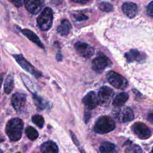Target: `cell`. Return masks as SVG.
<instances>
[{"label": "cell", "instance_id": "cell-6", "mask_svg": "<svg viewBox=\"0 0 153 153\" xmlns=\"http://www.w3.org/2000/svg\"><path fill=\"white\" fill-rule=\"evenodd\" d=\"M114 94V90L108 86H102L98 91V104L102 106H107L112 100Z\"/></svg>", "mask_w": 153, "mask_h": 153}, {"label": "cell", "instance_id": "cell-17", "mask_svg": "<svg viewBox=\"0 0 153 153\" xmlns=\"http://www.w3.org/2000/svg\"><path fill=\"white\" fill-rule=\"evenodd\" d=\"M21 31L23 33V34L25 36H26L30 41H31L33 43L36 44L38 46H39L41 48H44V46L43 44L42 43V42L41 41V40L39 39V37L33 32H32V30H29L27 29H22Z\"/></svg>", "mask_w": 153, "mask_h": 153}, {"label": "cell", "instance_id": "cell-26", "mask_svg": "<svg viewBox=\"0 0 153 153\" xmlns=\"http://www.w3.org/2000/svg\"><path fill=\"white\" fill-rule=\"evenodd\" d=\"M99 8L100 10L104 12H110L114 9L112 4L107 2H102L100 3L99 5Z\"/></svg>", "mask_w": 153, "mask_h": 153}, {"label": "cell", "instance_id": "cell-32", "mask_svg": "<svg viewBox=\"0 0 153 153\" xmlns=\"http://www.w3.org/2000/svg\"><path fill=\"white\" fill-rule=\"evenodd\" d=\"M72 2H75V3H79V4H86L88 1H84V0H81V1H72Z\"/></svg>", "mask_w": 153, "mask_h": 153}, {"label": "cell", "instance_id": "cell-22", "mask_svg": "<svg viewBox=\"0 0 153 153\" xmlns=\"http://www.w3.org/2000/svg\"><path fill=\"white\" fill-rule=\"evenodd\" d=\"M33 99L36 108L39 111L43 110L47 107V103L44 100V99L41 97L37 96L36 94H34L33 96Z\"/></svg>", "mask_w": 153, "mask_h": 153}, {"label": "cell", "instance_id": "cell-29", "mask_svg": "<svg viewBox=\"0 0 153 153\" xmlns=\"http://www.w3.org/2000/svg\"><path fill=\"white\" fill-rule=\"evenodd\" d=\"M147 13L149 16L152 17L153 16V2L152 1H151L147 7Z\"/></svg>", "mask_w": 153, "mask_h": 153}, {"label": "cell", "instance_id": "cell-37", "mask_svg": "<svg viewBox=\"0 0 153 153\" xmlns=\"http://www.w3.org/2000/svg\"><path fill=\"white\" fill-rule=\"evenodd\" d=\"M16 153H20V152H16Z\"/></svg>", "mask_w": 153, "mask_h": 153}, {"label": "cell", "instance_id": "cell-9", "mask_svg": "<svg viewBox=\"0 0 153 153\" xmlns=\"http://www.w3.org/2000/svg\"><path fill=\"white\" fill-rule=\"evenodd\" d=\"M74 48L77 53L84 58H90L94 53V50L92 47L83 42H76L74 45Z\"/></svg>", "mask_w": 153, "mask_h": 153}, {"label": "cell", "instance_id": "cell-24", "mask_svg": "<svg viewBox=\"0 0 153 153\" xmlns=\"http://www.w3.org/2000/svg\"><path fill=\"white\" fill-rule=\"evenodd\" d=\"M125 153H143V151L139 145L130 143L126 148Z\"/></svg>", "mask_w": 153, "mask_h": 153}, {"label": "cell", "instance_id": "cell-10", "mask_svg": "<svg viewBox=\"0 0 153 153\" xmlns=\"http://www.w3.org/2000/svg\"><path fill=\"white\" fill-rule=\"evenodd\" d=\"M115 117L121 123H127L132 121L134 116L130 108L124 106L120 108L115 114Z\"/></svg>", "mask_w": 153, "mask_h": 153}, {"label": "cell", "instance_id": "cell-33", "mask_svg": "<svg viewBox=\"0 0 153 153\" xmlns=\"http://www.w3.org/2000/svg\"><path fill=\"white\" fill-rule=\"evenodd\" d=\"M148 117H149V118H148V120L150 121L151 123H152V114H150Z\"/></svg>", "mask_w": 153, "mask_h": 153}, {"label": "cell", "instance_id": "cell-16", "mask_svg": "<svg viewBox=\"0 0 153 153\" xmlns=\"http://www.w3.org/2000/svg\"><path fill=\"white\" fill-rule=\"evenodd\" d=\"M59 148L57 144L51 140L44 142L41 146V153H58Z\"/></svg>", "mask_w": 153, "mask_h": 153}, {"label": "cell", "instance_id": "cell-13", "mask_svg": "<svg viewBox=\"0 0 153 153\" xmlns=\"http://www.w3.org/2000/svg\"><path fill=\"white\" fill-rule=\"evenodd\" d=\"M82 103L88 109H93L98 105L97 95L94 91H91L87 93L82 99Z\"/></svg>", "mask_w": 153, "mask_h": 153}, {"label": "cell", "instance_id": "cell-8", "mask_svg": "<svg viewBox=\"0 0 153 153\" xmlns=\"http://www.w3.org/2000/svg\"><path fill=\"white\" fill-rule=\"evenodd\" d=\"M14 58L18 63V64L26 71L28 72L29 73L31 74L32 75H34L35 77H40L41 76V74L36 71L34 67L29 62H27L22 55L21 54H15L13 55Z\"/></svg>", "mask_w": 153, "mask_h": 153}, {"label": "cell", "instance_id": "cell-21", "mask_svg": "<svg viewBox=\"0 0 153 153\" xmlns=\"http://www.w3.org/2000/svg\"><path fill=\"white\" fill-rule=\"evenodd\" d=\"M14 88V79L13 76L11 75H9L5 81L4 89L5 93L7 94H10Z\"/></svg>", "mask_w": 153, "mask_h": 153}, {"label": "cell", "instance_id": "cell-7", "mask_svg": "<svg viewBox=\"0 0 153 153\" xmlns=\"http://www.w3.org/2000/svg\"><path fill=\"white\" fill-rule=\"evenodd\" d=\"M131 129L134 134L140 139H147L151 135V130L144 123L137 122L133 124Z\"/></svg>", "mask_w": 153, "mask_h": 153}, {"label": "cell", "instance_id": "cell-14", "mask_svg": "<svg viewBox=\"0 0 153 153\" xmlns=\"http://www.w3.org/2000/svg\"><path fill=\"white\" fill-rule=\"evenodd\" d=\"M122 10L124 14L130 19L135 17L137 14V6L131 2H126L122 5Z\"/></svg>", "mask_w": 153, "mask_h": 153}, {"label": "cell", "instance_id": "cell-15", "mask_svg": "<svg viewBox=\"0 0 153 153\" xmlns=\"http://www.w3.org/2000/svg\"><path fill=\"white\" fill-rule=\"evenodd\" d=\"M24 3L27 10L33 14L38 13L44 5L43 1L29 0L24 1Z\"/></svg>", "mask_w": 153, "mask_h": 153}, {"label": "cell", "instance_id": "cell-34", "mask_svg": "<svg viewBox=\"0 0 153 153\" xmlns=\"http://www.w3.org/2000/svg\"><path fill=\"white\" fill-rule=\"evenodd\" d=\"M2 81H3V77H2V76L1 75H0V88L1 87Z\"/></svg>", "mask_w": 153, "mask_h": 153}, {"label": "cell", "instance_id": "cell-5", "mask_svg": "<svg viewBox=\"0 0 153 153\" xmlns=\"http://www.w3.org/2000/svg\"><path fill=\"white\" fill-rule=\"evenodd\" d=\"M111 65L112 62L110 59L102 53H100L92 61L93 69L95 72L99 73L102 72L106 68L110 66Z\"/></svg>", "mask_w": 153, "mask_h": 153}, {"label": "cell", "instance_id": "cell-25", "mask_svg": "<svg viewBox=\"0 0 153 153\" xmlns=\"http://www.w3.org/2000/svg\"><path fill=\"white\" fill-rule=\"evenodd\" d=\"M32 120L33 123H35L37 126H38L40 128H42L44 124V119L42 116L36 114L32 116Z\"/></svg>", "mask_w": 153, "mask_h": 153}, {"label": "cell", "instance_id": "cell-23", "mask_svg": "<svg viewBox=\"0 0 153 153\" xmlns=\"http://www.w3.org/2000/svg\"><path fill=\"white\" fill-rule=\"evenodd\" d=\"M25 133L27 137L31 140H35L39 136L37 130L32 126H29L25 129Z\"/></svg>", "mask_w": 153, "mask_h": 153}, {"label": "cell", "instance_id": "cell-36", "mask_svg": "<svg viewBox=\"0 0 153 153\" xmlns=\"http://www.w3.org/2000/svg\"><path fill=\"white\" fill-rule=\"evenodd\" d=\"M0 153H3V152H2V151L0 149Z\"/></svg>", "mask_w": 153, "mask_h": 153}, {"label": "cell", "instance_id": "cell-4", "mask_svg": "<svg viewBox=\"0 0 153 153\" xmlns=\"http://www.w3.org/2000/svg\"><path fill=\"white\" fill-rule=\"evenodd\" d=\"M106 78L113 87L118 89H124L128 84L127 79L123 76L113 71L108 72Z\"/></svg>", "mask_w": 153, "mask_h": 153}, {"label": "cell", "instance_id": "cell-11", "mask_svg": "<svg viewBox=\"0 0 153 153\" xmlns=\"http://www.w3.org/2000/svg\"><path fill=\"white\" fill-rule=\"evenodd\" d=\"M26 98L24 94L16 93L11 97V103L15 110L19 112H22L26 104Z\"/></svg>", "mask_w": 153, "mask_h": 153}, {"label": "cell", "instance_id": "cell-12", "mask_svg": "<svg viewBox=\"0 0 153 153\" xmlns=\"http://www.w3.org/2000/svg\"><path fill=\"white\" fill-rule=\"evenodd\" d=\"M124 57L127 61L129 63L134 61L137 62H142L145 59L146 54L144 53L140 52L136 49H132L128 52L125 53Z\"/></svg>", "mask_w": 153, "mask_h": 153}, {"label": "cell", "instance_id": "cell-20", "mask_svg": "<svg viewBox=\"0 0 153 153\" xmlns=\"http://www.w3.org/2000/svg\"><path fill=\"white\" fill-rule=\"evenodd\" d=\"M128 94L126 92H121L118 94L112 100V105L115 106H123L128 100Z\"/></svg>", "mask_w": 153, "mask_h": 153}, {"label": "cell", "instance_id": "cell-3", "mask_svg": "<svg viewBox=\"0 0 153 153\" xmlns=\"http://www.w3.org/2000/svg\"><path fill=\"white\" fill-rule=\"evenodd\" d=\"M53 12L49 7L45 8L37 18V23L42 30H47L52 26Z\"/></svg>", "mask_w": 153, "mask_h": 153}, {"label": "cell", "instance_id": "cell-18", "mask_svg": "<svg viewBox=\"0 0 153 153\" xmlns=\"http://www.w3.org/2000/svg\"><path fill=\"white\" fill-rule=\"evenodd\" d=\"M72 28V26L70 22L64 19L61 22V23L57 26V31L62 36H66L70 32V30Z\"/></svg>", "mask_w": 153, "mask_h": 153}, {"label": "cell", "instance_id": "cell-1", "mask_svg": "<svg viewBox=\"0 0 153 153\" xmlns=\"http://www.w3.org/2000/svg\"><path fill=\"white\" fill-rule=\"evenodd\" d=\"M23 128V121L19 118H14L8 121L5 127V131L11 141H17L22 137Z\"/></svg>", "mask_w": 153, "mask_h": 153}, {"label": "cell", "instance_id": "cell-19", "mask_svg": "<svg viewBox=\"0 0 153 153\" xmlns=\"http://www.w3.org/2000/svg\"><path fill=\"white\" fill-rule=\"evenodd\" d=\"M100 153H118V148L116 145L111 142H105L99 148Z\"/></svg>", "mask_w": 153, "mask_h": 153}, {"label": "cell", "instance_id": "cell-30", "mask_svg": "<svg viewBox=\"0 0 153 153\" xmlns=\"http://www.w3.org/2000/svg\"><path fill=\"white\" fill-rule=\"evenodd\" d=\"M71 135L72 139V140H74V143H75V145H76L77 146H79V143L78 140H77V139H76V137L75 135V134H74V133H73V132H72L71 131Z\"/></svg>", "mask_w": 153, "mask_h": 153}, {"label": "cell", "instance_id": "cell-35", "mask_svg": "<svg viewBox=\"0 0 153 153\" xmlns=\"http://www.w3.org/2000/svg\"><path fill=\"white\" fill-rule=\"evenodd\" d=\"M3 141H4V139L0 138V142H3Z\"/></svg>", "mask_w": 153, "mask_h": 153}, {"label": "cell", "instance_id": "cell-27", "mask_svg": "<svg viewBox=\"0 0 153 153\" xmlns=\"http://www.w3.org/2000/svg\"><path fill=\"white\" fill-rule=\"evenodd\" d=\"M22 78L23 81V82L25 83V84L26 85V86L27 87V88L32 92H33L35 89H34V87L33 86V84L32 83L31 81L25 75H22Z\"/></svg>", "mask_w": 153, "mask_h": 153}, {"label": "cell", "instance_id": "cell-28", "mask_svg": "<svg viewBox=\"0 0 153 153\" xmlns=\"http://www.w3.org/2000/svg\"><path fill=\"white\" fill-rule=\"evenodd\" d=\"M75 19L76 21H83L88 19V17L83 14H75L74 15Z\"/></svg>", "mask_w": 153, "mask_h": 153}, {"label": "cell", "instance_id": "cell-31", "mask_svg": "<svg viewBox=\"0 0 153 153\" xmlns=\"http://www.w3.org/2000/svg\"><path fill=\"white\" fill-rule=\"evenodd\" d=\"M11 2H13L16 7H20L23 5V3H24V1H11Z\"/></svg>", "mask_w": 153, "mask_h": 153}, {"label": "cell", "instance_id": "cell-2", "mask_svg": "<svg viewBox=\"0 0 153 153\" xmlns=\"http://www.w3.org/2000/svg\"><path fill=\"white\" fill-rule=\"evenodd\" d=\"M115 128L114 121L109 116L99 117L94 125V131L99 134H105L113 131Z\"/></svg>", "mask_w": 153, "mask_h": 153}]
</instances>
